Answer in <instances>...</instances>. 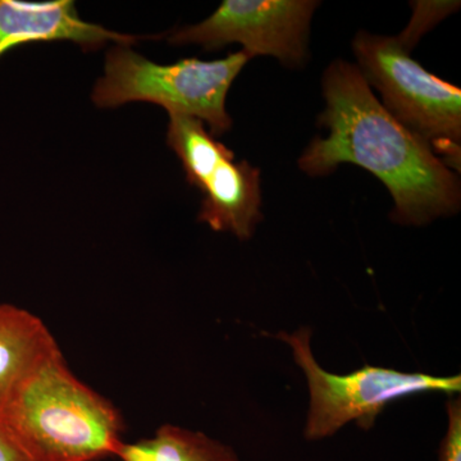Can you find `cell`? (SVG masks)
<instances>
[{"label":"cell","instance_id":"cell-13","mask_svg":"<svg viewBox=\"0 0 461 461\" xmlns=\"http://www.w3.org/2000/svg\"><path fill=\"white\" fill-rule=\"evenodd\" d=\"M447 430L439 446L438 461H461V402L460 397L448 400Z\"/></svg>","mask_w":461,"mask_h":461},{"label":"cell","instance_id":"cell-7","mask_svg":"<svg viewBox=\"0 0 461 461\" xmlns=\"http://www.w3.org/2000/svg\"><path fill=\"white\" fill-rule=\"evenodd\" d=\"M140 39L87 23L80 17L71 0L41 3L0 0V57L32 42L71 41L84 50H95L108 42L131 47Z\"/></svg>","mask_w":461,"mask_h":461},{"label":"cell","instance_id":"cell-14","mask_svg":"<svg viewBox=\"0 0 461 461\" xmlns=\"http://www.w3.org/2000/svg\"><path fill=\"white\" fill-rule=\"evenodd\" d=\"M0 461H27L2 430H0Z\"/></svg>","mask_w":461,"mask_h":461},{"label":"cell","instance_id":"cell-4","mask_svg":"<svg viewBox=\"0 0 461 461\" xmlns=\"http://www.w3.org/2000/svg\"><path fill=\"white\" fill-rule=\"evenodd\" d=\"M353 50L359 71L384 98V107L429 145L442 162L460 168L461 90L429 74L400 38L357 33Z\"/></svg>","mask_w":461,"mask_h":461},{"label":"cell","instance_id":"cell-6","mask_svg":"<svg viewBox=\"0 0 461 461\" xmlns=\"http://www.w3.org/2000/svg\"><path fill=\"white\" fill-rule=\"evenodd\" d=\"M318 5L312 0H226L203 23L173 32L168 42L199 44L205 50L239 42L253 57H275L294 68L308 57L309 29Z\"/></svg>","mask_w":461,"mask_h":461},{"label":"cell","instance_id":"cell-5","mask_svg":"<svg viewBox=\"0 0 461 461\" xmlns=\"http://www.w3.org/2000/svg\"><path fill=\"white\" fill-rule=\"evenodd\" d=\"M276 339L286 342L294 359L308 381L311 405L304 437L309 441L327 438L355 421L371 429L391 402L418 393H459L461 377H435L424 373H406L384 366H364L348 375H335L321 368L312 351V330L302 327L294 333L280 332Z\"/></svg>","mask_w":461,"mask_h":461},{"label":"cell","instance_id":"cell-1","mask_svg":"<svg viewBox=\"0 0 461 461\" xmlns=\"http://www.w3.org/2000/svg\"><path fill=\"white\" fill-rule=\"evenodd\" d=\"M323 95L320 123L330 135L305 149L299 159L303 172L326 176L342 163L363 167L393 195V222L421 226L459 212L456 173L390 114L357 66L335 60L324 72Z\"/></svg>","mask_w":461,"mask_h":461},{"label":"cell","instance_id":"cell-9","mask_svg":"<svg viewBox=\"0 0 461 461\" xmlns=\"http://www.w3.org/2000/svg\"><path fill=\"white\" fill-rule=\"evenodd\" d=\"M57 346L38 315L20 306L0 304V411L20 379Z\"/></svg>","mask_w":461,"mask_h":461},{"label":"cell","instance_id":"cell-11","mask_svg":"<svg viewBox=\"0 0 461 461\" xmlns=\"http://www.w3.org/2000/svg\"><path fill=\"white\" fill-rule=\"evenodd\" d=\"M167 144L180 158L187 182L199 190L221 163L235 158L206 131L203 121L190 115L169 114Z\"/></svg>","mask_w":461,"mask_h":461},{"label":"cell","instance_id":"cell-2","mask_svg":"<svg viewBox=\"0 0 461 461\" xmlns=\"http://www.w3.org/2000/svg\"><path fill=\"white\" fill-rule=\"evenodd\" d=\"M123 415L69 369L59 346L20 379L0 411V430L27 461H100L123 444Z\"/></svg>","mask_w":461,"mask_h":461},{"label":"cell","instance_id":"cell-10","mask_svg":"<svg viewBox=\"0 0 461 461\" xmlns=\"http://www.w3.org/2000/svg\"><path fill=\"white\" fill-rule=\"evenodd\" d=\"M115 457L120 461H240L229 445L175 424H163L148 438L123 441Z\"/></svg>","mask_w":461,"mask_h":461},{"label":"cell","instance_id":"cell-3","mask_svg":"<svg viewBox=\"0 0 461 461\" xmlns=\"http://www.w3.org/2000/svg\"><path fill=\"white\" fill-rule=\"evenodd\" d=\"M247 50L224 59L187 58L158 65L130 47L115 45L105 58L104 75L96 81L91 99L99 108H118L132 102L153 103L168 114H185L206 122L213 135L232 126L226 111L230 85L249 60Z\"/></svg>","mask_w":461,"mask_h":461},{"label":"cell","instance_id":"cell-8","mask_svg":"<svg viewBox=\"0 0 461 461\" xmlns=\"http://www.w3.org/2000/svg\"><path fill=\"white\" fill-rule=\"evenodd\" d=\"M202 191L199 222L215 232L233 233L240 240L253 236L263 220L260 171L247 160H224L206 180Z\"/></svg>","mask_w":461,"mask_h":461},{"label":"cell","instance_id":"cell-12","mask_svg":"<svg viewBox=\"0 0 461 461\" xmlns=\"http://www.w3.org/2000/svg\"><path fill=\"white\" fill-rule=\"evenodd\" d=\"M450 5V3H417V14H414L411 23L408 29L400 35V41L406 45V47H414L418 39L423 35L429 27L435 25L437 21L444 18L447 14V8H455Z\"/></svg>","mask_w":461,"mask_h":461}]
</instances>
